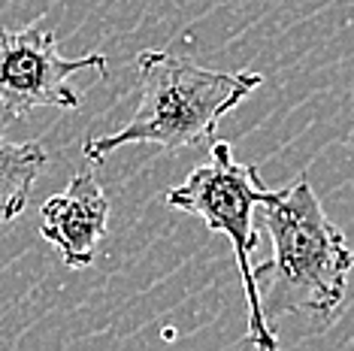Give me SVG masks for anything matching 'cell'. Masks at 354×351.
<instances>
[{"mask_svg": "<svg viewBox=\"0 0 354 351\" xmlns=\"http://www.w3.org/2000/svg\"><path fill=\"white\" fill-rule=\"evenodd\" d=\"M257 209L261 227L272 243V260L254 267L267 324L272 327L285 315H306L327 324L339 312L354 267L348 239L330 221L306 176L272 191Z\"/></svg>", "mask_w": 354, "mask_h": 351, "instance_id": "1", "label": "cell"}, {"mask_svg": "<svg viewBox=\"0 0 354 351\" xmlns=\"http://www.w3.org/2000/svg\"><path fill=\"white\" fill-rule=\"evenodd\" d=\"M49 158L39 142H12L0 133V225L25 212Z\"/></svg>", "mask_w": 354, "mask_h": 351, "instance_id": "6", "label": "cell"}, {"mask_svg": "<svg viewBox=\"0 0 354 351\" xmlns=\"http://www.w3.org/2000/svg\"><path fill=\"white\" fill-rule=\"evenodd\" d=\"M270 197L272 191L263 185L257 167L236 161L230 142L224 140H212L209 161L200 164L197 170H191L182 185L167 191V206L170 209L194 215L212 234H224L230 239L245 291L248 342L261 351L279 348L276 330L263 318L261 294H257V282H254V263H252V254L257 252V230L252 215Z\"/></svg>", "mask_w": 354, "mask_h": 351, "instance_id": "3", "label": "cell"}, {"mask_svg": "<svg viewBox=\"0 0 354 351\" xmlns=\"http://www.w3.org/2000/svg\"><path fill=\"white\" fill-rule=\"evenodd\" d=\"M82 70L106 76V55L64 58L58 37L43 25L0 28V109L10 118H25L34 109H79L70 79Z\"/></svg>", "mask_w": 354, "mask_h": 351, "instance_id": "4", "label": "cell"}, {"mask_svg": "<svg viewBox=\"0 0 354 351\" xmlns=\"http://www.w3.org/2000/svg\"><path fill=\"white\" fill-rule=\"evenodd\" d=\"M140 109L118 133L88 137L82 155L91 164H103L122 146H158L164 151L191 149L215 140L218 122L263 85L261 73L200 67L197 61L173 52H140Z\"/></svg>", "mask_w": 354, "mask_h": 351, "instance_id": "2", "label": "cell"}, {"mask_svg": "<svg viewBox=\"0 0 354 351\" xmlns=\"http://www.w3.org/2000/svg\"><path fill=\"white\" fill-rule=\"evenodd\" d=\"M109 197L103 194L94 170H82L70 179L61 194L39 206V234L58 249L70 269H85L97 258V245L106 236Z\"/></svg>", "mask_w": 354, "mask_h": 351, "instance_id": "5", "label": "cell"}]
</instances>
